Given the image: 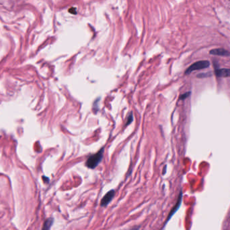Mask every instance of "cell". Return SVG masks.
<instances>
[{"instance_id":"8992f818","label":"cell","mask_w":230,"mask_h":230,"mask_svg":"<svg viewBox=\"0 0 230 230\" xmlns=\"http://www.w3.org/2000/svg\"><path fill=\"white\" fill-rule=\"evenodd\" d=\"M215 74L219 78H228L230 77V68H216Z\"/></svg>"},{"instance_id":"ba28073f","label":"cell","mask_w":230,"mask_h":230,"mask_svg":"<svg viewBox=\"0 0 230 230\" xmlns=\"http://www.w3.org/2000/svg\"><path fill=\"white\" fill-rule=\"evenodd\" d=\"M133 121V112H131L130 115L128 117V119H127V123H126V126L129 125L131 123H132V121Z\"/></svg>"},{"instance_id":"7a4b0ae2","label":"cell","mask_w":230,"mask_h":230,"mask_svg":"<svg viewBox=\"0 0 230 230\" xmlns=\"http://www.w3.org/2000/svg\"><path fill=\"white\" fill-rule=\"evenodd\" d=\"M210 63L209 61L207 60H202L196 61L194 63H192L190 67H188L185 71V74H190L191 72L194 71L195 70H199V69H203L207 68L209 67Z\"/></svg>"},{"instance_id":"9c48e42d","label":"cell","mask_w":230,"mask_h":230,"mask_svg":"<svg viewBox=\"0 0 230 230\" xmlns=\"http://www.w3.org/2000/svg\"><path fill=\"white\" fill-rule=\"evenodd\" d=\"M190 92H186V93L181 94L180 96L179 99H180V100H184L185 98H188V96H190Z\"/></svg>"},{"instance_id":"3957f363","label":"cell","mask_w":230,"mask_h":230,"mask_svg":"<svg viewBox=\"0 0 230 230\" xmlns=\"http://www.w3.org/2000/svg\"><path fill=\"white\" fill-rule=\"evenodd\" d=\"M115 195V191L114 190H110L106 194L104 195V196L102 198L100 202V206H106L110 202L113 200L114 196Z\"/></svg>"},{"instance_id":"6da1fadb","label":"cell","mask_w":230,"mask_h":230,"mask_svg":"<svg viewBox=\"0 0 230 230\" xmlns=\"http://www.w3.org/2000/svg\"><path fill=\"white\" fill-rule=\"evenodd\" d=\"M104 148H102L96 154H92L88 158L86 162V166L90 169H94L98 165L104 156Z\"/></svg>"},{"instance_id":"5b68a950","label":"cell","mask_w":230,"mask_h":230,"mask_svg":"<svg viewBox=\"0 0 230 230\" xmlns=\"http://www.w3.org/2000/svg\"><path fill=\"white\" fill-rule=\"evenodd\" d=\"M209 53L211 55L223 56V57H229V56H230V51L225 49H223V48H217V49L211 50Z\"/></svg>"},{"instance_id":"277c9868","label":"cell","mask_w":230,"mask_h":230,"mask_svg":"<svg viewBox=\"0 0 230 230\" xmlns=\"http://www.w3.org/2000/svg\"><path fill=\"white\" fill-rule=\"evenodd\" d=\"M182 199V191H180V193L179 196H178V202H176V204L175 206H174L171 211L170 212V213H169V214H168V217L167 218V219H166V221L164 226L166 225V224L167 223V222L171 219V217H172L174 214L175 212H176L178 210V208H180V205H181Z\"/></svg>"},{"instance_id":"52a82bcc","label":"cell","mask_w":230,"mask_h":230,"mask_svg":"<svg viewBox=\"0 0 230 230\" xmlns=\"http://www.w3.org/2000/svg\"><path fill=\"white\" fill-rule=\"evenodd\" d=\"M53 219H47V221H45V223H44L43 229H50V228H51V227L52 226V224H53Z\"/></svg>"}]
</instances>
